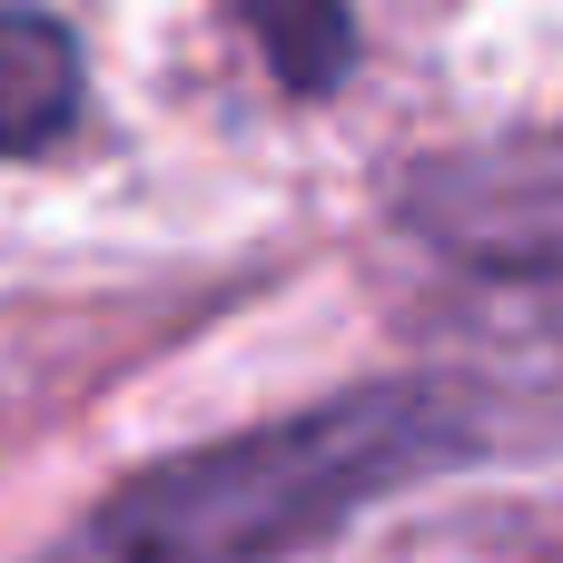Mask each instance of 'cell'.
Here are the masks:
<instances>
[{
    "label": "cell",
    "instance_id": "6da1fadb",
    "mask_svg": "<svg viewBox=\"0 0 563 563\" xmlns=\"http://www.w3.org/2000/svg\"><path fill=\"white\" fill-rule=\"evenodd\" d=\"M416 455H435V426L416 406L307 416V426L247 435L228 455L168 465L119 515H99V554L109 563H257V554H287L317 525H336L346 505L386 495Z\"/></svg>",
    "mask_w": 563,
    "mask_h": 563
},
{
    "label": "cell",
    "instance_id": "7a4b0ae2",
    "mask_svg": "<svg viewBox=\"0 0 563 563\" xmlns=\"http://www.w3.org/2000/svg\"><path fill=\"white\" fill-rule=\"evenodd\" d=\"M79 109V49L40 10H0V158L49 148Z\"/></svg>",
    "mask_w": 563,
    "mask_h": 563
},
{
    "label": "cell",
    "instance_id": "3957f363",
    "mask_svg": "<svg viewBox=\"0 0 563 563\" xmlns=\"http://www.w3.org/2000/svg\"><path fill=\"white\" fill-rule=\"evenodd\" d=\"M247 10V30H257V49H267V69L287 79V89H336V69L356 59V30H346V0H238Z\"/></svg>",
    "mask_w": 563,
    "mask_h": 563
}]
</instances>
